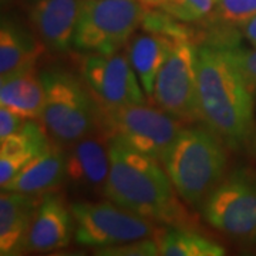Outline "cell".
<instances>
[{
    "label": "cell",
    "mask_w": 256,
    "mask_h": 256,
    "mask_svg": "<svg viewBox=\"0 0 256 256\" xmlns=\"http://www.w3.org/2000/svg\"><path fill=\"white\" fill-rule=\"evenodd\" d=\"M110 140V172L104 196L142 218L172 228H191L195 220L158 160L117 138Z\"/></svg>",
    "instance_id": "cell-1"
},
{
    "label": "cell",
    "mask_w": 256,
    "mask_h": 256,
    "mask_svg": "<svg viewBox=\"0 0 256 256\" xmlns=\"http://www.w3.org/2000/svg\"><path fill=\"white\" fill-rule=\"evenodd\" d=\"M201 120L229 146L239 148L254 132V92L222 47L196 48Z\"/></svg>",
    "instance_id": "cell-2"
},
{
    "label": "cell",
    "mask_w": 256,
    "mask_h": 256,
    "mask_svg": "<svg viewBox=\"0 0 256 256\" xmlns=\"http://www.w3.org/2000/svg\"><path fill=\"white\" fill-rule=\"evenodd\" d=\"M225 142L210 128L184 127L162 160L165 171L181 200L202 206L225 178Z\"/></svg>",
    "instance_id": "cell-3"
},
{
    "label": "cell",
    "mask_w": 256,
    "mask_h": 256,
    "mask_svg": "<svg viewBox=\"0 0 256 256\" xmlns=\"http://www.w3.org/2000/svg\"><path fill=\"white\" fill-rule=\"evenodd\" d=\"M40 74L46 90L40 121L54 142L72 146L98 128V104L82 78L60 68Z\"/></svg>",
    "instance_id": "cell-4"
},
{
    "label": "cell",
    "mask_w": 256,
    "mask_h": 256,
    "mask_svg": "<svg viewBox=\"0 0 256 256\" xmlns=\"http://www.w3.org/2000/svg\"><path fill=\"white\" fill-rule=\"evenodd\" d=\"M184 124L156 106H98V128L107 137L117 138L138 152L158 160L161 164Z\"/></svg>",
    "instance_id": "cell-5"
},
{
    "label": "cell",
    "mask_w": 256,
    "mask_h": 256,
    "mask_svg": "<svg viewBox=\"0 0 256 256\" xmlns=\"http://www.w3.org/2000/svg\"><path fill=\"white\" fill-rule=\"evenodd\" d=\"M146 12L140 0H82L74 47L86 53H117L142 26Z\"/></svg>",
    "instance_id": "cell-6"
},
{
    "label": "cell",
    "mask_w": 256,
    "mask_h": 256,
    "mask_svg": "<svg viewBox=\"0 0 256 256\" xmlns=\"http://www.w3.org/2000/svg\"><path fill=\"white\" fill-rule=\"evenodd\" d=\"M74 220V239L84 246L104 248L158 238L165 226L142 218L110 201L80 200L70 204Z\"/></svg>",
    "instance_id": "cell-7"
},
{
    "label": "cell",
    "mask_w": 256,
    "mask_h": 256,
    "mask_svg": "<svg viewBox=\"0 0 256 256\" xmlns=\"http://www.w3.org/2000/svg\"><path fill=\"white\" fill-rule=\"evenodd\" d=\"M201 208L212 228L240 244L256 242V175L249 170L225 175Z\"/></svg>",
    "instance_id": "cell-8"
},
{
    "label": "cell",
    "mask_w": 256,
    "mask_h": 256,
    "mask_svg": "<svg viewBox=\"0 0 256 256\" xmlns=\"http://www.w3.org/2000/svg\"><path fill=\"white\" fill-rule=\"evenodd\" d=\"M156 107L182 122L201 120L196 48L188 38H176L156 76L152 100Z\"/></svg>",
    "instance_id": "cell-9"
},
{
    "label": "cell",
    "mask_w": 256,
    "mask_h": 256,
    "mask_svg": "<svg viewBox=\"0 0 256 256\" xmlns=\"http://www.w3.org/2000/svg\"><path fill=\"white\" fill-rule=\"evenodd\" d=\"M80 73L101 107L146 104V92L127 53H88L82 58Z\"/></svg>",
    "instance_id": "cell-10"
},
{
    "label": "cell",
    "mask_w": 256,
    "mask_h": 256,
    "mask_svg": "<svg viewBox=\"0 0 256 256\" xmlns=\"http://www.w3.org/2000/svg\"><path fill=\"white\" fill-rule=\"evenodd\" d=\"M110 172V140L100 128L67 150L64 185L82 198L104 196Z\"/></svg>",
    "instance_id": "cell-11"
},
{
    "label": "cell",
    "mask_w": 256,
    "mask_h": 256,
    "mask_svg": "<svg viewBox=\"0 0 256 256\" xmlns=\"http://www.w3.org/2000/svg\"><path fill=\"white\" fill-rule=\"evenodd\" d=\"M82 0H26L28 22L44 47L66 53L74 47Z\"/></svg>",
    "instance_id": "cell-12"
},
{
    "label": "cell",
    "mask_w": 256,
    "mask_h": 256,
    "mask_svg": "<svg viewBox=\"0 0 256 256\" xmlns=\"http://www.w3.org/2000/svg\"><path fill=\"white\" fill-rule=\"evenodd\" d=\"M74 235L70 205L56 191L42 196L26 240V252L47 254L68 246Z\"/></svg>",
    "instance_id": "cell-13"
},
{
    "label": "cell",
    "mask_w": 256,
    "mask_h": 256,
    "mask_svg": "<svg viewBox=\"0 0 256 256\" xmlns=\"http://www.w3.org/2000/svg\"><path fill=\"white\" fill-rule=\"evenodd\" d=\"M42 196L2 190L0 255L18 256L26 252L28 230L40 205Z\"/></svg>",
    "instance_id": "cell-14"
},
{
    "label": "cell",
    "mask_w": 256,
    "mask_h": 256,
    "mask_svg": "<svg viewBox=\"0 0 256 256\" xmlns=\"http://www.w3.org/2000/svg\"><path fill=\"white\" fill-rule=\"evenodd\" d=\"M66 161L67 151L53 141L2 190L38 196L56 191L66 181Z\"/></svg>",
    "instance_id": "cell-15"
},
{
    "label": "cell",
    "mask_w": 256,
    "mask_h": 256,
    "mask_svg": "<svg viewBox=\"0 0 256 256\" xmlns=\"http://www.w3.org/2000/svg\"><path fill=\"white\" fill-rule=\"evenodd\" d=\"M50 136L38 120H28L24 127L0 140V186L3 188L42 151L52 144Z\"/></svg>",
    "instance_id": "cell-16"
},
{
    "label": "cell",
    "mask_w": 256,
    "mask_h": 256,
    "mask_svg": "<svg viewBox=\"0 0 256 256\" xmlns=\"http://www.w3.org/2000/svg\"><path fill=\"white\" fill-rule=\"evenodd\" d=\"M174 42L175 38L164 34L144 32L134 34L126 46L128 60L148 100H152L156 76L170 54Z\"/></svg>",
    "instance_id": "cell-17"
},
{
    "label": "cell",
    "mask_w": 256,
    "mask_h": 256,
    "mask_svg": "<svg viewBox=\"0 0 256 256\" xmlns=\"http://www.w3.org/2000/svg\"><path fill=\"white\" fill-rule=\"evenodd\" d=\"M44 44L36 36L10 18L0 28V77L36 67Z\"/></svg>",
    "instance_id": "cell-18"
},
{
    "label": "cell",
    "mask_w": 256,
    "mask_h": 256,
    "mask_svg": "<svg viewBox=\"0 0 256 256\" xmlns=\"http://www.w3.org/2000/svg\"><path fill=\"white\" fill-rule=\"evenodd\" d=\"M44 100V84L36 67L2 77L0 106L14 110L28 120L40 121Z\"/></svg>",
    "instance_id": "cell-19"
},
{
    "label": "cell",
    "mask_w": 256,
    "mask_h": 256,
    "mask_svg": "<svg viewBox=\"0 0 256 256\" xmlns=\"http://www.w3.org/2000/svg\"><path fill=\"white\" fill-rule=\"evenodd\" d=\"M162 256H222L225 248L192 228L166 226L160 236Z\"/></svg>",
    "instance_id": "cell-20"
},
{
    "label": "cell",
    "mask_w": 256,
    "mask_h": 256,
    "mask_svg": "<svg viewBox=\"0 0 256 256\" xmlns=\"http://www.w3.org/2000/svg\"><path fill=\"white\" fill-rule=\"evenodd\" d=\"M256 16V0H218L210 18L222 26L242 28Z\"/></svg>",
    "instance_id": "cell-21"
},
{
    "label": "cell",
    "mask_w": 256,
    "mask_h": 256,
    "mask_svg": "<svg viewBox=\"0 0 256 256\" xmlns=\"http://www.w3.org/2000/svg\"><path fill=\"white\" fill-rule=\"evenodd\" d=\"M218 0H165L156 9L174 16L184 23L201 22L210 18Z\"/></svg>",
    "instance_id": "cell-22"
},
{
    "label": "cell",
    "mask_w": 256,
    "mask_h": 256,
    "mask_svg": "<svg viewBox=\"0 0 256 256\" xmlns=\"http://www.w3.org/2000/svg\"><path fill=\"white\" fill-rule=\"evenodd\" d=\"M96 255L100 256H158L160 250V236L158 238H146L111 245V246L97 248Z\"/></svg>",
    "instance_id": "cell-23"
},
{
    "label": "cell",
    "mask_w": 256,
    "mask_h": 256,
    "mask_svg": "<svg viewBox=\"0 0 256 256\" xmlns=\"http://www.w3.org/2000/svg\"><path fill=\"white\" fill-rule=\"evenodd\" d=\"M224 50L232 63L238 67L252 92L256 94V47H224Z\"/></svg>",
    "instance_id": "cell-24"
},
{
    "label": "cell",
    "mask_w": 256,
    "mask_h": 256,
    "mask_svg": "<svg viewBox=\"0 0 256 256\" xmlns=\"http://www.w3.org/2000/svg\"><path fill=\"white\" fill-rule=\"evenodd\" d=\"M28 118L14 110L0 106V140L10 137L24 127Z\"/></svg>",
    "instance_id": "cell-25"
},
{
    "label": "cell",
    "mask_w": 256,
    "mask_h": 256,
    "mask_svg": "<svg viewBox=\"0 0 256 256\" xmlns=\"http://www.w3.org/2000/svg\"><path fill=\"white\" fill-rule=\"evenodd\" d=\"M242 32H244V36L248 42L254 47H256V16L242 26Z\"/></svg>",
    "instance_id": "cell-26"
},
{
    "label": "cell",
    "mask_w": 256,
    "mask_h": 256,
    "mask_svg": "<svg viewBox=\"0 0 256 256\" xmlns=\"http://www.w3.org/2000/svg\"><path fill=\"white\" fill-rule=\"evenodd\" d=\"M146 4V8H158L161 3H164L165 0H140Z\"/></svg>",
    "instance_id": "cell-27"
},
{
    "label": "cell",
    "mask_w": 256,
    "mask_h": 256,
    "mask_svg": "<svg viewBox=\"0 0 256 256\" xmlns=\"http://www.w3.org/2000/svg\"><path fill=\"white\" fill-rule=\"evenodd\" d=\"M250 141H252V148H254V151H255L256 154V130H254V132L250 136Z\"/></svg>",
    "instance_id": "cell-28"
},
{
    "label": "cell",
    "mask_w": 256,
    "mask_h": 256,
    "mask_svg": "<svg viewBox=\"0 0 256 256\" xmlns=\"http://www.w3.org/2000/svg\"><path fill=\"white\" fill-rule=\"evenodd\" d=\"M3 2H4V0H3Z\"/></svg>",
    "instance_id": "cell-29"
}]
</instances>
